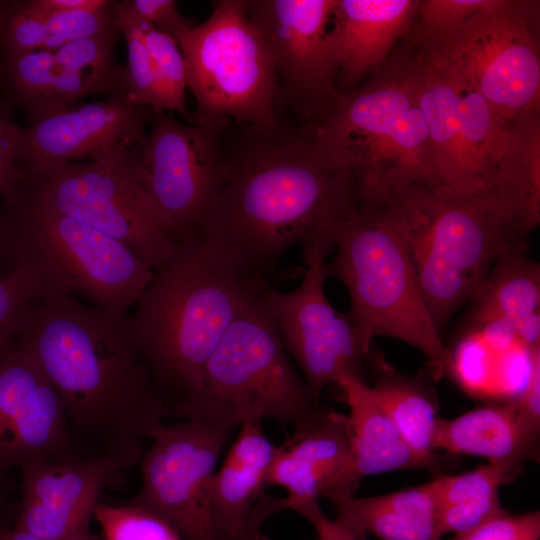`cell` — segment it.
<instances>
[{"label":"cell","instance_id":"cell-43","mask_svg":"<svg viewBox=\"0 0 540 540\" xmlns=\"http://www.w3.org/2000/svg\"><path fill=\"white\" fill-rule=\"evenodd\" d=\"M294 511L313 525L318 540H366L356 535L338 520L329 518L321 509L318 501L302 504Z\"/></svg>","mask_w":540,"mask_h":540},{"label":"cell","instance_id":"cell-31","mask_svg":"<svg viewBox=\"0 0 540 540\" xmlns=\"http://www.w3.org/2000/svg\"><path fill=\"white\" fill-rule=\"evenodd\" d=\"M0 60V84L8 102L22 108L30 123L61 112L54 95V51L39 49Z\"/></svg>","mask_w":540,"mask_h":540},{"label":"cell","instance_id":"cell-33","mask_svg":"<svg viewBox=\"0 0 540 540\" xmlns=\"http://www.w3.org/2000/svg\"><path fill=\"white\" fill-rule=\"evenodd\" d=\"M94 520L102 540H182L178 532L153 511L130 502H100Z\"/></svg>","mask_w":540,"mask_h":540},{"label":"cell","instance_id":"cell-23","mask_svg":"<svg viewBox=\"0 0 540 540\" xmlns=\"http://www.w3.org/2000/svg\"><path fill=\"white\" fill-rule=\"evenodd\" d=\"M348 406L351 448L357 474L365 476L404 470H440L417 454L375 400L364 379L347 375L336 384Z\"/></svg>","mask_w":540,"mask_h":540},{"label":"cell","instance_id":"cell-39","mask_svg":"<svg viewBox=\"0 0 540 540\" xmlns=\"http://www.w3.org/2000/svg\"><path fill=\"white\" fill-rule=\"evenodd\" d=\"M450 540H540V512L501 513Z\"/></svg>","mask_w":540,"mask_h":540},{"label":"cell","instance_id":"cell-11","mask_svg":"<svg viewBox=\"0 0 540 540\" xmlns=\"http://www.w3.org/2000/svg\"><path fill=\"white\" fill-rule=\"evenodd\" d=\"M458 71L505 121L540 112V2L493 0L449 33L410 34Z\"/></svg>","mask_w":540,"mask_h":540},{"label":"cell","instance_id":"cell-4","mask_svg":"<svg viewBox=\"0 0 540 540\" xmlns=\"http://www.w3.org/2000/svg\"><path fill=\"white\" fill-rule=\"evenodd\" d=\"M365 208L374 209L402 242L439 331L474 297L498 257L524 241L488 189L465 194L408 183Z\"/></svg>","mask_w":540,"mask_h":540},{"label":"cell","instance_id":"cell-46","mask_svg":"<svg viewBox=\"0 0 540 540\" xmlns=\"http://www.w3.org/2000/svg\"><path fill=\"white\" fill-rule=\"evenodd\" d=\"M3 259L11 261V253L4 220V214L3 212H0V261Z\"/></svg>","mask_w":540,"mask_h":540},{"label":"cell","instance_id":"cell-9","mask_svg":"<svg viewBox=\"0 0 540 540\" xmlns=\"http://www.w3.org/2000/svg\"><path fill=\"white\" fill-rule=\"evenodd\" d=\"M177 43L187 87L196 100L194 122L232 118L255 127L279 123L272 58L244 0L215 2L210 16L183 32Z\"/></svg>","mask_w":540,"mask_h":540},{"label":"cell","instance_id":"cell-14","mask_svg":"<svg viewBox=\"0 0 540 540\" xmlns=\"http://www.w3.org/2000/svg\"><path fill=\"white\" fill-rule=\"evenodd\" d=\"M235 430L193 419L166 423L140 460L139 491L126 501L161 516L182 540H221L212 518V483Z\"/></svg>","mask_w":540,"mask_h":540},{"label":"cell","instance_id":"cell-22","mask_svg":"<svg viewBox=\"0 0 540 540\" xmlns=\"http://www.w3.org/2000/svg\"><path fill=\"white\" fill-rule=\"evenodd\" d=\"M260 421L241 424L212 483V518L221 540H239L249 514L264 495L276 446Z\"/></svg>","mask_w":540,"mask_h":540},{"label":"cell","instance_id":"cell-20","mask_svg":"<svg viewBox=\"0 0 540 540\" xmlns=\"http://www.w3.org/2000/svg\"><path fill=\"white\" fill-rule=\"evenodd\" d=\"M294 428L276 446L268 476V486L287 491L280 498L282 510L320 497L335 504L354 495L361 478L354 465L347 414L320 406Z\"/></svg>","mask_w":540,"mask_h":540},{"label":"cell","instance_id":"cell-34","mask_svg":"<svg viewBox=\"0 0 540 540\" xmlns=\"http://www.w3.org/2000/svg\"><path fill=\"white\" fill-rule=\"evenodd\" d=\"M116 27L127 43V63L125 68L129 95L138 103L155 105L156 90L153 64L146 46L141 22L129 6L128 0L113 1Z\"/></svg>","mask_w":540,"mask_h":540},{"label":"cell","instance_id":"cell-40","mask_svg":"<svg viewBox=\"0 0 540 540\" xmlns=\"http://www.w3.org/2000/svg\"><path fill=\"white\" fill-rule=\"evenodd\" d=\"M33 300L26 282L13 268L0 270V355L13 343L27 304Z\"/></svg>","mask_w":540,"mask_h":540},{"label":"cell","instance_id":"cell-7","mask_svg":"<svg viewBox=\"0 0 540 540\" xmlns=\"http://www.w3.org/2000/svg\"><path fill=\"white\" fill-rule=\"evenodd\" d=\"M263 278L207 361L176 416L235 429L273 419L294 427L319 408L280 338Z\"/></svg>","mask_w":540,"mask_h":540},{"label":"cell","instance_id":"cell-47","mask_svg":"<svg viewBox=\"0 0 540 540\" xmlns=\"http://www.w3.org/2000/svg\"><path fill=\"white\" fill-rule=\"evenodd\" d=\"M8 515H9V512L2 500V496L0 495V530L8 527L7 525Z\"/></svg>","mask_w":540,"mask_h":540},{"label":"cell","instance_id":"cell-45","mask_svg":"<svg viewBox=\"0 0 540 540\" xmlns=\"http://www.w3.org/2000/svg\"><path fill=\"white\" fill-rule=\"evenodd\" d=\"M0 540H102L101 536L94 534L91 531L70 538L63 539H46L29 532L16 529L12 527H6L0 530Z\"/></svg>","mask_w":540,"mask_h":540},{"label":"cell","instance_id":"cell-38","mask_svg":"<svg viewBox=\"0 0 540 540\" xmlns=\"http://www.w3.org/2000/svg\"><path fill=\"white\" fill-rule=\"evenodd\" d=\"M11 115L9 102L0 99V198L4 204L16 197L24 181L18 161L22 127Z\"/></svg>","mask_w":540,"mask_h":540},{"label":"cell","instance_id":"cell-29","mask_svg":"<svg viewBox=\"0 0 540 540\" xmlns=\"http://www.w3.org/2000/svg\"><path fill=\"white\" fill-rule=\"evenodd\" d=\"M519 471L508 464L488 463L464 473L434 478L442 534L466 532L501 513L504 509L499 489L515 479Z\"/></svg>","mask_w":540,"mask_h":540},{"label":"cell","instance_id":"cell-35","mask_svg":"<svg viewBox=\"0 0 540 540\" xmlns=\"http://www.w3.org/2000/svg\"><path fill=\"white\" fill-rule=\"evenodd\" d=\"M46 18L33 0H5L0 9V54L15 56L45 49Z\"/></svg>","mask_w":540,"mask_h":540},{"label":"cell","instance_id":"cell-10","mask_svg":"<svg viewBox=\"0 0 540 540\" xmlns=\"http://www.w3.org/2000/svg\"><path fill=\"white\" fill-rule=\"evenodd\" d=\"M393 56L425 120L441 184L465 194L486 191L508 122L458 71L414 38Z\"/></svg>","mask_w":540,"mask_h":540},{"label":"cell","instance_id":"cell-15","mask_svg":"<svg viewBox=\"0 0 540 540\" xmlns=\"http://www.w3.org/2000/svg\"><path fill=\"white\" fill-rule=\"evenodd\" d=\"M333 247L326 241L303 246L306 270L299 286L290 292L270 284L266 289L267 306L283 345L318 403L323 390L342 377L364 379L368 357L352 321L332 306L324 290L329 277L325 260Z\"/></svg>","mask_w":540,"mask_h":540},{"label":"cell","instance_id":"cell-25","mask_svg":"<svg viewBox=\"0 0 540 540\" xmlns=\"http://www.w3.org/2000/svg\"><path fill=\"white\" fill-rule=\"evenodd\" d=\"M336 520L359 537L442 540L435 490L428 483L387 494L348 496L335 504Z\"/></svg>","mask_w":540,"mask_h":540},{"label":"cell","instance_id":"cell-5","mask_svg":"<svg viewBox=\"0 0 540 540\" xmlns=\"http://www.w3.org/2000/svg\"><path fill=\"white\" fill-rule=\"evenodd\" d=\"M3 214L12 268L33 299L80 296L96 308L126 314L154 276L121 242L21 187Z\"/></svg>","mask_w":540,"mask_h":540},{"label":"cell","instance_id":"cell-32","mask_svg":"<svg viewBox=\"0 0 540 540\" xmlns=\"http://www.w3.org/2000/svg\"><path fill=\"white\" fill-rule=\"evenodd\" d=\"M139 20L153 64L156 90L153 111H175L189 117L185 99V63L177 41Z\"/></svg>","mask_w":540,"mask_h":540},{"label":"cell","instance_id":"cell-42","mask_svg":"<svg viewBox=\"0 0 540 540\" xmlns=\"http://www.w3.org/2000/svg\"><path fill=\"white\" fill-rule=\"evenodd\" d=\"M134 14L156 30L177 41V38L192 27L182 17L174 0H128Z\"/></svg>","mask_w":540,"mask_h":540},{"label":"cell","instance_id":"cell-8","mask_svg":"<svg viewBox=\"0 0 540 540\" xmlns=\"http://www.w3.org/2000/svg\"><path fill=\"white\" fill-rule=\"evenodd\" d=\"M337 253L327 263L350 297L348 317L363 351L388 336L421 350L439 378L449 372L450 351L442 342L421 294L412 264L395 232L371 208L361 207L334 234Z\"/></svg>","mask_w":540,"mask_h":540},{"label":"cell","instance_id":"cell-24","mask_svg":"<svg viewBox=\"0 0 540 540\" xmlns=\"http://www.w3.org/2000/svg\"><path fill=\"white\" fill-rule=\"evenodd\" d=\"M490 190L513 229L526 237L540 222V112L507 124Z\"/></svg>","mask_w":540,"mask_h":540},{"label":"cell","instance_id":"cell-49","mask_svg":"<svg viewBox=\"0 0 540 540\" xmlns=\"http://www.w3.org/2000/svg\"><path fill=\"white\" fill-rule=\"evenodd\" d=\"M5 3V0H0V9L2 8V6L4 5ZM0 64H1V60H0Z\"/></svg>","mask_w":540,"mask_h":540},{"label":"cell","instance_id":"cell-2","mask_svg":"<svg viewBox=\"0 0 540 540\" xmlns=\"http://www.w3.org/2000/svg\"><path fill=\"white\" fill-rule=\"evenodd\" d=\"M247 127L246 142L224 156V181L201 238L264 277L295 244L334 246L338 225L361 201L351 170L318 143L311 124Z\"/></svg>","mask_w":540,"mask_h":540},{"label":"cell","instance_id":"cell-3","mask_svg":"<svg viewBox=\"0 0 540 540\" xmlns=\"http://www.w3.org/2000/svg\"><path fill=\"white\" fill-rule=\"evenodd\" d=\"M263 278L248 273L203 238L179 242L170 259L154 272L129 323L175 416Z\"/></svg>","mask_w":540,"mask_h":540},{"label":"cell","instance_id":"cell-13","mask_svg":"<svg viewBox=\"0 0 540 540\" xmlns=\"http://www.w3.org/2000/svg\"><path fill=\"white\" fill-rule=\"evenodd\" d=\"M21 188L125 245L154 271L173 255L167 233L146 193L121 159L62 162L24 172Z\"/></svg>","mask_w":540,"mask_h":540},{"label":"cell","instance_id":"cell-41","mask_svg":"<svg viewBox=\"0 0 540 540\" xmlns=\"http://www.w3.org/2000/svg\"><path fill=\"white\" fill-rule=\"evenodd\" d=\"M516 422L525 446L538 458L540 435V347L531 351L528 380L517 399Z\"/></svg>","mask_w":540,"mask_h":540},{"label":"cell","instance_id":"cell-37","mask_svg":"<svg viewBox=\"0 0 540 540\" xmlns=\"http://www.w3.org/2000/svg\"><path fill=\"white\" fill-rule=\"evenodd\" d=\"M493 0H420L413 33L424 38L445 35Z\"/></svg>","mask_w":540,"mask_h":540},{"label":"cell","instance_id":"cell-17","mask_svg":"<svg viewBox=\"0 0 540 540\" xmlns=\"http://www.w3.org/2000/svg\"><path fill=\"white\" fill-rule=\"evenodd\" d=\"M86 455L70 432L56 390L37 361L14 342L0 355V495L14 469Z\"/></svg>","mask_w":540,"mask_h":540},{"label":"cell","instance_id":"cell-30","mask_svg":"<svg viewBox=\"0 0 540 540\" xmlns=\"http://www.w3.org/2000/svg\"><path fill=\"white\" fill-rule=\"evenodd\" d=\"M119 34L120 31H114L73 41L54 51L58 65L85 97L93 94H104L108 98L129 95L125 68L116 59Z\"/></svg>","mask_w":540,"mask_h":540},{"label":"cell","instance_id":"cell-26","mask_svg":"<svg viewBox=\"0 0 540 540\" xmlns=\"http://www.w3.org/2000/svg\"><path fill=\"white\" fill-rule=\"evenodd\" d=\"M517 400L488 404L456 418H438L433 450L448 455L486 458L521 469L525 460H536L525 446L516 422Z\"/></svg>","mask_w":540,"mask_h":540},{"label":"cell","instance_id":"cell-44","mask_svg":"<svg viewBox=\"0 0 540 540\" xmlns=\"http://www.w3.org/2000/svg\"><path fill=\"white\" fill-rule=\"evenodd\" d=\"M33 2L42 11L62 12L97 7L105 0H33Z\"/></svg>","mask_w":540,"mask_h":540},{"label":"cell","instance_id":"cell-21","mask_svg":"<svg viewBox=\"0 0 540 540\" xmlns=\"http://www.w3.org/2000/svg\"><path fill=\"white\" fill-rule=\"evenodd\" d=\"M420 0H336L328 48L339 93L379 69L415 23Z\"/></svg>","mask_w":540,"mask_h":540},{"label":"cell","instance_id":"cell-27","mask_svg":"<svg viewBox=\"0 0 540 540\" xmlns=\"http://www.w3.org/2000/svg\"><path fill=\"white\" fill-rule=\"evenodd\" d=\"M470 301V328L495 321L513 327L539 312L540 267L529 257L524 241L512 244L498 257Z\"/></svg>","mask_w":540,"mask_h":540},{"label":"cell","instance_id":"cell-16","mask_svg":"<svg viewBox=\"0 0 540 540\" xmlns=\"http://www.w3.org/2000/svg\"><path fill=\"white\" fill-rule=\"evenodd\" d=\"M261 33L278 85L277 106L291 109L303 124H317L339 92L328 48L336 0H244Z\"/></svg>","mask_w":540,"mask_h":540},{"label":"cell","instance_id":"cell-18","mask_svg":"<svg viewBox=\"0 0 540 540\" xmlns=\"http://www.w3.org/2000/svg\"><path fill=\"white\" fill-rule=\"evenodd\" d=\"M152 114L125 95L30 123L22 128L19 166L24 173L62 162L125 159L144 142Z\"/></svg>","mask_w":540,"mask_h":540},{"label":"cell","instance_id":"cell-48","mask_svg":"<svg viewBox=\"0 0 540 540\" xmlns=\"http://www.w3.org/2000/svg\"><path fill=\"white\" fill-rule=\"evenodd\" d=\"M239 540H268L260 530L248 531Z\"/></svg>","mask_w":540,"mask_h":540},{"label":"cell","instance_id":"cell-12","mask_svg":"<svg viewBox=\"0 0 540 540\" xmlns=\"http://www.w3.org/2000/svg\"><path fill=\"white\" fill-rule=\"evenodd\" d=\"M228 124L218 119L186 125L153 111L144 142L122 161L177 243L202 236L225 177L222 137Z\"/></svg>","mask_w":540,"mask_h":540},{"label":"cell","instance_id":"cell-28","mask_svg":"<svg viewBox=\"0 0 540 540\" xmlns=\"http://www.w3.org/2000/svg\"><path fill=\"white\" fill-rule=\"evenodd\" d=\"M377 379L371 392L398 427L411 448L423 458L443 466L432 440L439 404L432 386L422 376L398 373L382 357L374 356Z\"/></svg>","mask_w":540,"mask_h":540},{"label":"cell","instance_id":"cell-19","mask_svg":"<svg viewBox=\"0 0 540 540\" xmlns=\"http://www.w3.org/2000/svg\"><path fill=\"white\" fill-rule=\"evenodd\" d=\"M132 467L106 454L23 465L19 468L21 498L13 527L46 539L89 532L103 490Z\"/></svg>","mask_w":540,"mask_h":540},{"label":"cell","instance_id":"cell-6","mask_svg":"<svg viewBox=\"0 0 540 540\" xmlns=\"http://www.w3.org/2000/svg\"><path fill=\"white\" fill-rule=\"evenodd\" d=\"M311 125L318 143L351 170L361 207L404 184L442 185L425 120L393 54Z\"/></svg>","mask_w":540,"mask_h":540},{"label":"cell","instance_id":"cell-36","mask_svg":"<svg viewBox=\"0 0 540 540\" xmlns=\"http://www.w3.org/2000/svg\"><path fill=\"white\" fill-rule=\"evenodd\" d=\"M43 13L48 32L45 49L49 51H56L73 41L119 31L113 1L105 0L102 5L93 8Z\"/></svg>","mask_w":540,"mask_h":540},{"label":"cell","instance_id":"cell-1","mask_svg":"<svg viewBox=\"0 0 540 540\" xmlns=\"http://www.w3.org/2000/svg\"><path fill=\"white\" fill-rule=\"evenodd\" d=\"M14 342L43 370L74 440L87 454L111 455L135 466L145 442L175 416L126 314L70 296L33 299Z\"/></svg>","mask_w":540,"mask_h":540}]
</instances>
